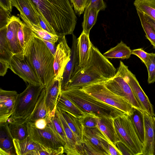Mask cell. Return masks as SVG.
Instances as JSON below:
<instances>
[{"label":"cell","mask_w":155,"mask_h":155,"mask_svg":"<svg viewBox=\"0 0 155 155\" xmlns=\"http://www.w3.org/2000/svg\"><path fill=\"white\" fill-rule=\"evenodd\" d=\"M41 40L44 42L51 52L54 57L57 50V46H55V43L44 40Z\"/></svg>","instance_id":"cell-50"},{"label":"cell","mask_w":155,"mask_h":155,"mask_svg":"<svg viewBox=\"0 0 155 155\" xmlns=\"http://www.w3.org/2000/svg\"><path fill=\"white\" fill-rule=\"evenodd\" d=\"M103 82L108 89L127 100L134 107L141 111L144 110L134 95L130 86L123 77L115 76Z\"/></svg>","instance_id":"cell-11"},{"label":"cell","mask_w":155,"mask_h":155,"mask_svg":"<svg viewBox=\"0 0 155 155\" xmlns=\"http://www.w3.org/2000/svg\"><path fill=\"white\" fill-rule=\"evenodd\" d=\"M0 7L5 11L11 12L12 7V0H0Z\"/></svg>","instance_id":"cell-49"},{"label":"cell","mask_w":155,"mask_h":155,"mask_svg":"<svg viewBox=\"0 0 155 155\" xmlns=\"http://www.w3.org/2000/svg\"><path fill=\"white\" fill-rule=\"evenodd\" d=\"M103 54L107 58L128 59L132 54L131 50L121 41L116 46L111 48Z\"/></svg>","instance_id":"cell-26"},{"label":"cell","mask_w":155,"mask_h":155,"mask_svg":"<svg viewBox=\"0 0 155 155\" xmlns=\"http://www.w3.org/2000/svg\"><path fill=\"white\" fill-rule=\"evenodd\" d=\"M21 21L12 15L6 26V37L8 45L14 55L24 56V52L18 41V32Z\"/></svg>","instance_id":"cell-16"},{"label":"cell","mask_w":155,"mask_h":155,"mask_svg":"<svg viewBox=\"0 0 155 155\" xmlns=\"http://www.w3.org/2000/svg\"><path fill=\"white\" fill-rule=\"evenodd\" d=\"M24 55L42 84L47 87L54 76V56L44 42L34 35Z\"/></svg>","instance_id":"cell-3"},{"label":"cell","mask_w":155,"mask_h":155,"mask_svg":"<svg viewBox=\"0 0 155 155\" xmlns=\"http://www.w3.org/2000/svg\"><path fill=\"white\" fill-rule=\"evenodd\" d=\"M117 71L107 58L91 43L87 64L82 68L78 67L62 90L81 88L90 84L104 82L114 78Z\"/></svg>","instance_id":"cell-1"},{"label":"cell","mask_w":155,"mask_h":155,"mask_svg":"<svg viewBox=\"0 0 155 155\" xmlns=\"http://www.w3.org/2000/svg\"><path fill=\"white\" fill-rule=\"evenodd\" d=\"M129 116L136 133L143 145L144 138V126L142 111L134 107L132 113Z\"/></svg>","instance_id":"cell-27"},{"label":"cell","mask_w":155,"mask_h":155,"mask_svg":"<svg viewBox=\"0 0 155 155\" xmlns=\"http://www.w3.org/2000/svg\"><path fill=\"white\" fill-rule=\"evenodd\" d=\"M87 0H70L74 10L78 15H80L84 10Z\"/></svg>","instance_id":"cell-42"},{"label":"cell","mask_w":155,"mask_h":155,"mask_svg":"<svg viewBox=\"0 0 155 155\" xmlns=\"http://www.w3.org/2000/svg\"><path fill=\"white\" fill-rule=\"evenodd\" d=\"M131 54L139 58L145 65H147L150 58V53L145 51L142 48L131 50Z\"/></svg>","instance_id":"cell-41"},{"label":"cell","mask_w":155,"mask_h":155,"mask_svg":"<svg viewBox=\"0 0 155 155\" xmlns=\"http://www.w3.org/2000/svg\"><path fill=\"white\" fill-rule=\"evenodd\" d=\"M48 121L45 119H40L33 122H29L34 127L38 129H43L47 126Z\"/></svg>","instance_id":"cell-48"},{"label":"cell","mask_w":155,"mask_h":155,"mask_svg":"<svg viewBox=\"0 0 155 155\" xmlns=\"http://www.w3.org/2000/svg\"><path fill=\"white\" fill-rule=\"evenodd\" d=\"M61 93L75 104L82 111L96 117L116 118L126 114L82 90L73 88L61 90Z\"/></svg>","instance_id":"cell-4"},{"label":"cell","mask_w":155,"mask_h":155,"mask_svg":"<svg viewBox=\"0 0 155 155\" xmlns=\"http://www.w3.org/2000/svg\"><path fill=\"white\" fill-rule=\"evenodd\" d=\"M40 119H49L45 102V89L44 88L41 93V99L36 107L29 121L33 122Z\"/></svg>","instance_id":"cell-33"},{"label":"cell","mask_w":155,"mask_h":155,"mask_svg":"<svg viewBox=\"0 0 155 155\" xmlns=\"http://www.w3.org/2000/svg\"><path fill=\"white\" fill-rule=\"evenodd\" d=\"M82 90L95 98L114 107L129 116L134 107L127 100L108 89L103 82L90 84L83 87Z\"/></svg>","instance_id":"cell-6"},{"label":"cell","mask_w":155,"mask_h":155,"mask_svg":"<svg viewBox=\"0 0 155 155\" xmlns=\"http://www.w3.org/2000/svg\"><path fill=\"white\" fill-rule=\"evenodd\" d=\"M61 79L53 78L45 89V102L49 119L55 114L58 96L61 91Z\"/></svg>","instance_id":"cell-14"},{"label":"cell","mask_w":155,"mask_h":155,"mask_svg":"<svg viewBox=\"0 0 155 155\" xmlns=\"http://www.w3.org/2000/svg\"><path fill=\"white\" fill-rule=\"evenodd\" d=\"M57 107L60 110L67 112L79 119L86 114L61 93L58 99Z\"/></svg>","instance_id":"cell-25"},{"label":"cell","mask_w":155,"mask_h":155,"mask_svg":"<svg viewBox=\"0 0 155 155\" xmlns=\"http://www.w3.org/2000/svg\"><path fill=\"white\" fill-rule=\"evenodd\" d=\"M94 116L89 114H86L79 118L82 126L88 127H94L97 126L94 117Z\"/></svg>","instance_id":"cell-40"},{"label":"cell","mask_w":155,"mask_h":155,"mask_svg":"<svg viewBox=\"0 0 155 155\" xmlns=\"http://www.w3.org/2000/svg\"><path fill=\"white\" fill-rule=\"evenodd\" d=\"M82 137L88 140L103 155H110L109 144L112 143L97 126L88 127L82 126Z\"/></svg>","instance_id":"cell-12"},{"label":"cell","mask_w":155,"mask_h":155,"mask_svg":"<svg viewBox=\"0 0 155 155\" xmlns=\"http://www.w3.org/2000/svg\"><path fill=\"white\" fill-rule=\"evenodd\" d=\"M12 6L16 7L20 13V16L31 24L41 27L40 24L39 14L31 0H12Z\"/></svg>","instance_id":"cell-17"},{"label":"cell","mask_w":155,"mask_h":155,"mask_svg":"<svg viewBox=\"0 0 155 155\" xmlns=\"http://www.w3.org/2000/svg\"><path fill=\"white\" fill-rule=\"evenodd\" d=\"M31 0L59 38L73 34L77 18L69 0Z\"/></svg>","instance_id":"cell-2"},{"label":"cell","mask_w":155,"mask_h":155,"mask_svg":"<svg viewBox=\"0 0 155 155\" xmlns=\"http://www.w3.org/2000/svg\"><path fill=\"white\" fill-rule=\"evenodd\" d=\"M143 114L144 138L143 147V155H153L155 137L154 117L145 110Z\"/></svg>","instance_id":"cell-18"},{"label":"cell","mask_w":155,"mask_h":155,"mask_svg":"<svg viewBox=\"0 0 155 155\" xmlns=\"http://www.w3.org/2000/svg\"><path fill=\"white\" fill-rule=\"evenodd\" d=\"M136 9L155 21V0H134Z\"/></svg>","instance_id":"cell-32"},{"label":"cell","mask_w":155,"mask_h":155,"mask_svg":"<svg viewBox=\"0 0 155 155\" xmlns=\"http://www.w3.org/2000/svg\"><path fill=\"white\" fill-rule=\"evenodd\" d=\"M64 153V148L54 150L46 148L42 150L31 151L28 152L26 155H63Z\"/></svg>","instance_id":"cell-39"},{"label":"cell","mask_w":155,"mask_h":155,"mask_svg":"<svg viewBox=\"0 0 155 155\" xmlns=\"http://www.w3.org/2000/svg\"><path fill=\"white\" fill-rule=\"evenodd\" d=\"M120 141L127 146L134 155H143V145L139 140L129 116L125 114L114 120Z\"/></svg>","instance_id":"cell-7"},{"label":"cell","mask_w":155,"mask_h":155,"mask_svg":"<svg viewBox=\"0 0 155 155\" xmlns=\"http://www.w3.org/2000/svg\"><path fill=\"white\" fill-rule=\"evenodd\" d=\"M142 27L145 33L146 38L149 40L153 48L155 49V30L146 20L144 14L136 9Z\"/></svg>","instance_id":"cell-37"},{"label":"cell","mask_w":155,"mask_h":155,"mask_svg":"<svg viewBox=\"0 0 155 155\" xmlns=\"http://www.w3.org/2000/svg\"><path fill=\"white\" fill-rule=\"evenodd\" d=\"M77 39L79 66L81 68L84 67L87 63L91 42L90 41L89 36L82 31Z\"/></svg>","instance_id":"cell-23"},{"label":"cell","mask_w":155,"mask_h":155,"mask_svg":"<svg viewBox=\"0 0 155 155\" xmlns=\"http://www.w3.org/2000/svg\"><path fill=\"white\" fill-rule=\"evenodd\" d=\"M99 11L90 5L86 6L82 23V32L89 36L90 31L96 22Z\"/></svg>","instance_id":"cell-28"},{"label":"cell","mask_w":155,"mask_h":155,"mask_svg":"<svg viewBox=\"0 0 155 155\" xmlns=\"http://www.w3.org/2000/svg\"><path fill=\"white\" fill-rule=\"evenodd\" d=\"M59 110L66 122L74 134L77 140V145L80 144L82 137V125L79 119L67 112Z\"/></svg>","instance_id":"cell-29"},{"label":"cell","mask_w":155,"mask_h":155,"mask_svg":"<svg viewBox=\"0 0 155 155\" xmlns=\"http://www.w3.org/2000/svg\"><path fill=\"white\" fill-rule=\"evenodd\" d=\"M115 146L121 152L122 155H134L129 148L122 142L119 141L117 142Z\"/></svg>","instance_id":"cell-45"},{"label":"cell","mask_w":155,"mask_h":155,"mask_svg":"<svg viewBox=\"0 0 155 155\" xmlns=\"http://www.w3.org/2000/svg\"><path fill=\"white\" fill-rule=\"evenodd\" d=\"M18 94L15 91L0 89V123L7 122L13 113Z\"/></svg>","instance_id":"cell-15"},{"label":"cell","mask_w":155,"mask_h":155,"mask_svg":"<svg viewBox=\"0 0 155 155\" xmlns=\"http://www.w3.org/2000/svg\"><path fill=\"white\" fill-rule=\"evenodd\" d=\"M60 39L57 46V50L54 63V76L62 80L66 66L70 59L71 49L67 44L65 36Z\"/></svg>","instance_id":"cell-13"},{"label":"cell","mask_w":155,"mask_h":155,"mask_svg":"<svg viewBox=\"0 0 155 155\" xmlns=\"http://www.w3.org/2000/svg\"><path fill=\"white\" fill-rule=\"evenodd\" d=\"M56 112L61 121L67 140V143L64 147V153L68 155H77V141L75 135L64 119L60 110L57 107Z\"/></svg>","instance_id":"cell-22"},{"label":"cell","mask_w":155,"mask_h":155,"mask_svg":"<svg viewBox=\"0 0 155 155\" xmlns=\"http://www.w3.org/2000/svg\"><path fill=\"white\" fill-rule=\"evenodd\" d=\"M109 150L110 155H122V154L117 148L111 143L109 144Z\"/></svg>","instance_id":"cell-51"},{"label":"cell","mask_w":155,"mask_h":155,"mask_svg":"<svg viewBox=\"0 0 155 155\" xmlns=\"http://www.w3.org/2000/svg\"><path fill=\"white\" fill-rule=\"evenodd\" d=\"M7 122L9 130L13 139L22 140L28 135L27 123H17L12 120L10 117Z\"/></svg>","instance_id":"cell-30"},{"label":"cell","mask_w":155,"mask_h":155,"mask_svg":"<svg viewBox=\"0 0 155 155\" xmlns=\"http://www.w3.org/2000/svg\"><path fill=\"white\" fill-rule=\"evenodd\" d=\"M45 87L28 84L26 89L18 94L13 113L10 118L21 124L29 122L41 97Z\"/></svg>","instance_id":"cell-5"},{"label":"cell","mask_w":155,"mask_h":155,"mask_svg":"<svg viewBox=\"0 0 155 155\" xmlns=\"http://www.w3.org/2000/svg\"><path fill=\"white\" fill-rule=\"evenodd\" d=\"M10 67L9 62L0 59V76H4L6 73L8 69L10 68Z\"/></svg>","instance_id":"cell-47"},{"label":"cell","mask_w":155,"mask_h":155,"mask_svg":"<svg viewBox=\"0 0 155 155\" xmlns=\"http://www.w3.org/2000/svg\"><path fill=\"white\" fill-rule=\"evenodd\" d=\"M146 67L148 73V83L155 82V53H150V59Z\"/></svg>","instance_id":"cell-38"},{"label":"cell","mask_w":155,"mask_h":155,"mask_svg":"<svg viewBox=\"0 0 155 155\" xmlns=\"http://www.w3.org/2000/svg\"><path fill=\"white\" fill-rule=\"evenodd\" d=\"M154 117V130H155V137H154V149H153V155H155V118Z\"/></svg>","instance_id":"cell-53"},{"label":"cell","mask_w":155,"mask_h":155,"mask_svg":"<svg viewBox=\"0 0 155 155\" xmlns=\"http://www.w3.org/2000/svg\"><path fill=\"white\" fill-rule=\"evenodd\" d=\"M89 5L96 8L99 11L104 10L106 7L103 0H87L86 6Z\"/></svg>","instance_id":"cell-44"},{"label":"cell","mask_w":155,"mask_h":155,"mask_svg":"<svg viewBox=\"0 0 155 155\" xmlns=\"http://www.w3.org/2000/svg\"><path fill=\"white\" fill-rule=\"evenodd\" d=\"M0 29L6 27L11 17L10 12L7 11L0 7Z\"/></svg>","instance_id":"cell-43"},{"label":"cell","mask_w":155,"mask_h":155,"mask_svg":"<svg viewBox=\"0 0 155 155\" xmlns=\"http://www.w3.org/2000/svg\"><path fill=\"white\" fill-rule=\"evenodd\" d=\"M115 76H120L124 78L130 86L134 95L144 110L150 115L154 117L153 107L148 97L141 87L135 75L121 61H120Z\"/></svg>","instance_id":"cell-8"},{"label":"cell","mask_w":155,"mask_h":155,"mask_svg":"<svg viewBox=\"0 0 155 155\" xmlns=\"http://www.w3.org/2000/svg\"><path fill=\"white\" fill-rule=\"evenodd\" d=\"M0 155H16L7 122L0 123Z\"/></svg>","instance_id":"cell-20"},{"label":"cell","mask_w":155,"mask_h":155,"mask_svg":"<svg viewBox=\"0 0 155 155\" xmlns=\"http://www.w3.org/2000/svg\"><path fill=\"white\" fill-rule=\"evenodd\" d=\"M154 117L155 118V115L154 116Z\"/></svg>","instance_id":"cell-54"},{"label":"cell","mask_w":155,"mask_h":155,"mask_svg":"<svg viewBox=\"0 0 155 155\" xmlns=\"http://www.w3.org/2000/svg\"><path fill=\"white\" fill-rule=\"evenodd\" d=\"M39 18L40 26L44 30L51 34L56 35L55 32L52 28L47 23L43 18L39 14Z\"/></svg>","instance_id":"cell-46"},{"label":"cell","mask_w":155,"mask_h":155,"mask_svg":"<svg viewBox=\"0 0 155 155\" xmlns=\"http://www.w3.org/2000/svg\"><path fill=\"white\" fill-rule=\"evenodd\" d=\"M24 22L31 30L34 35L41 39L45 40L55 43L58 40L59 37L56 35H54L43 29L41 27H39L31 24L23 18H21Z\"/></svg>","instance_id":"cell-34"},{"label":"cell","mask_w":155,"mask_h":155,"mask_svg":"<svg viewBox=\"0 0 155 155\" xmlns=\"http://www.w3.org/2000/svg\"><path fill=\"white\" fill-rule=\"evenodd\" d=\"M6 33V27L0 29V59L10 62L14 54L8 44Z\"/></svg>","instance_id":"cell-36"},{"label":"cell","mask_w":155,"mask_h":155,"mask_svg":"<svg viewBox=\"0 0 155 155\" xmlns=\"http://www.w3.org/2000/svg\"><path fill=\"white\" fill-rule=\"evenodd\" d=\"M13 142L17 155H26L31 151L42 150L47 148L34 141L29 135L22 140L13 139Z\"/></svg>","instance_id":"cell-24"},{"label":"cell","mask_w":155,"mask_h":155,"mask_svg":"<svg viewBox=\"0 0 155 155\" xmlns=\"http://www.w3.org/2000/svg\"><path fill=\"white\" fill-rule=\"evenodd\" d=\"M10 69L26 83L35 85H42L33 68L25 56L14 55L10 62Z\"/></svg>","instance_id":"cell-10"},{"label":"cell","mask_w":155,"mask_h":155,"mask_svg":"<svg viewBox=\"0 0 155 155\" xmlns=\"http://www.w3.org/2000/svg\"><path fill=\"white\" fill-rule=\"evenodd\" d=\"M33 35L30 28L24 22L21 21L18 30V36L19 44L24 54Z\"/></svg>","instance_id":"cell-31"},{"label":"cell","mask_w":155,"mask_h":155,"mask_svg":"<svg viewBox=\"0 0 155 155\" xmlns=\"http://www.w3.org/2000/svg\"><path fill=\"white\" fill-rule=\"evenodd\" d=\"M144 15L146 20L151 25L155 30V21L144 14Z\"/></svg>","instance_id":"cell-52"},{"label":"cell","mask_w":155,"mask_h":155,"mask_svg":"<svg viewBox=\"0 0 155 155\" xmlns=\"http://www.w3.org/2000/svg\"><path fill=\"white\" fill-rule=\"evenodd\" d=\"M47 125L61 140L65 145L67 143V137L61 121L56 112L54 115L49 119Z\"/></svg>","instance_id":"cell-35"},{"label":"cell","mask_w":155,"mask_h":155,"mask_svg":"<svg viewBox=\"0 0 155 155\" xmlns=\"http://www.w3.org/2000/svg\"><path fill=\"white\" fill-rule=\"evenodd\" d=\"M27 124L28 135L35 142L54 150L64 148L65 145L63 141L48 126L40 129L32 126L29 122Z\"/></svg>","instance_id":"cell-9"},{"label":"cell","mask_w":155,"mask_h":155,"mask_svg":"<svg viewBox=\"0 0 155 155\" xmlns=\"http://www.w3.org/2000/svg\"><path fill=\"white\" fill-rule=\"evenodd\" d=\"M78 39L72 34V44L70 59L66 66L62 78L61 90L65 87L76 70L79 66V59L77 49Z\"/></svg>","instance_id":"cell-19"},{"label":"cell","mask_w":155,"mask_h":155,"mask_svg":"<svg viewBox=\"0 0 155 155\" xmlns=\"http://www.w3.org/2000/svg\"><path fill=\"white\" fill-rule=\"evenodd\" d=\"M97 126L109 140L112 144L115 146L120 141L114 125V119L108 117L100 118L94 116Z\"/></svg>","instance_id":"cell-21"}]
</instances>
